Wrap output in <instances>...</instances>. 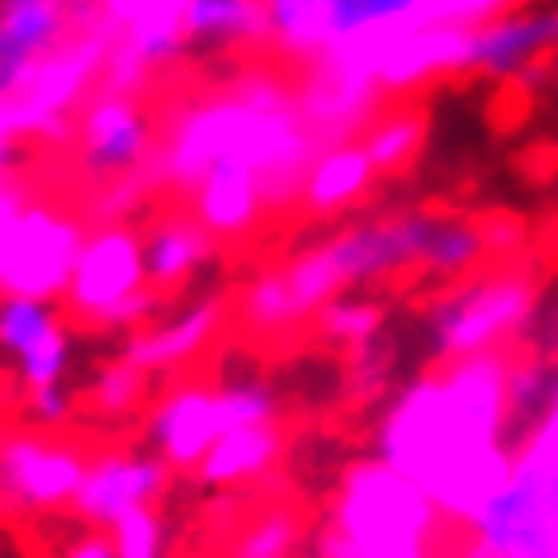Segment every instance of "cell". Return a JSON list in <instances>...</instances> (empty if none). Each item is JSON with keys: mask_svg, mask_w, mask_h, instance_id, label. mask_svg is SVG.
Masks as SVG:
<instances>
[{"mask_svg": "<svg viewBox=\"0 0 558 558\" xmlns=\"http://www.w3.org/2000/svg\"><path fill=\"white\" fill-rule=\"evenodd\" d=\"M511 351H487L416 374L374 422V454L436 501L450 525H478L515 459Z\"/></svg>", "mask_w": 558, "mask_h": 558, "instance_id": "6da1fadb", "label": "cell"}, {"mask_svg": "<svg viewBox=\"0 0 558 558\" xmlns=\"http://www.w3.org/2000/svg\"><path fill=\"white\" fill-rule=\"evenodd\" d=\"M323 147L303 123L294 76L284 66H236L232 76L185 95L161 114V147L151 161L157 194H185L214 166H246L265 180L275 214H289L313 151Z\"/></svg>", "mask_w": 558, "mask_h": 558, "instance_id": "7a4b0ae2", "label": "cell"}, {"mask_svg": "<svg viewBox=\"0 0 558 558\" xmlns=\"http://www.w3.org/2000/svg\"><path fill=\"white\" fill-rule=\"evenodd\" d=\"M430 218L436 208H384L345 218L294 246L270 270L251 275L232 303V317L251 337H289L299 327H313V317L331 299L422 275Z\"/></svg>", "mask_w": 558, "mask_h": 558, "instance_id": "3957f363", "label": "cell"}, {"mask_svg": "<svg viewBox=\"0 0 558 558\" xmlns=\"http://www.w3.org/2000/svg\"><path fill=\"white\" fill-rule=\"evenodd\" d=\"M445 515L408 473L365 454L341 469L313 558H440Z\"/></svg>", "mask_w": 558, "mask_h": 558, "instance_id": "277c9868", "label": "cell"}, {"mask_svg": "<svg viewBox=\"0 0 558 558\" xmlns=\"http://www.w3.org/2000/svg\"><path fill=\"white\" fill-rule=\"evenodd\" d=\"M544 303L539 275L521 260L483 265L454 284H445L422 317V337L436 365L487 351H511L530 331Z\"/></svg>", "mask_w": 558, "mask_h": 558, "instance_id": "5b68a950", "label": "cell"}, {"mask_svg": "<svg viewBox=\"0 0 558 558\" xmlns=\"http://www.w3.org/2000/svg\"><path fill=\"white\" fill-rule=\"evenodd\" d=\"M161 294L147 279L137 222H90L76 270L66 279L62 313L100 337H133L161 313Z\"/></svg>", "mask_w": 558, "mask_h": 558, "instance_id": "8992f818", "label": "cell"}, {"mask_svg": "<svg viewBox=\"0 0 558 558\" xmlns=\"http://www.w3.org/2000/svg\"><path fill=\"white\" fill-rule=\"evenodd\" d=\"M473 544L511 558H558V388L515 445L507 483L473 525Z\"/></svg>", "mask_w": 558, "mask_h": 558, "instance_id": "52a82bcc", "label": "cell"}, {"mask_svg": "<svg viewBox=\"0 0 558 558\" xmlns=\"http://www.w3.org/2000/svg\"><path fill=\"white\" fill-rule=\"evenodd\" d=\"M279 422V398L260 379L228 384H175L147 408V450L171 473L199 469L204 454L242 426Z\"/></svg>", "mask_w": 558, "mask_h": 558, "instance_id": "ba28073f", "label": "cell"}, {"mask_svg": "<svg viewBox=\"0 0 558 558\" xmlns=\"http://www.w3.org/2000/svg\"><path fill=\"white\" fill-rule=\"evenodd\" d=\"M109 48H114V34H109V24L100 15L34 66V76L5 100L24 143L29 147H66V133H72L76 114L86 109L90 95L105 86Z\"/></svg>", "mask_w": 558, "mask_h": 558, "instance_id": "9c48e42d", "label": "cell"}, {"mask_svg": "<svg viewBox=\"0 0 558 558\" xmlns=\"http://www.w3.org/2000/svg\"><path fill=\"white\" fill-rule=\"evenodd\" d=\"M161 147V114L151 109L147 90L100 86L76 114L66 133V157L86 185H109L123 175H151Z\"/></svg>", "mask_w": 558, "mask_h": 558, "instance_id": "30bf717a", "label": "cell"}, {"mask_svg": "<svg viewBox=\"0 0 558 558\" xmlns=\"http://www.w3.org/2000/svg\"><path fill=\"white\" fill-rule=\"evenodd\" d=\"M86 232V208H66L44 199V194H29L10 222L5 246H0V294L62 303Z\"/></svg>", "mask_w": 558, "mask_h": 558, "instance_id": "8fae6325", "label": "cell"}, {"mask_svg": "<svg viewBox=\"0 0 558 558\" xmlns=\"http://www.w3.org/2000/svg\"><path fill=\"white\" fill-rule=\"evenodd\" d=\"M90 454L66 445V436L48 426H10L0 430V507L44 515L72 507Z\"/></svg>", "mask_w": 558, "mask_h": 558, "instance_id": "7c38bea8", "label": "cell"}, {"mask_svg": "<svg viewBox=\"0 0 558 558\" xmlns=\"http://www.w3.org/2000/svg\"><path fill=\"white\" fill-rule=\"evenodd\" d=\"M558 62V0H521L464 29V76L521 86Z\"/></svg>", "mask_w": 558, "mask_h": 558, "instance_id": "4fadbf2b", "label": "cell"}, {"mask_svg": "<svg viewBox=\"0 0 558 558\" xmlns=\"http://www.w3.org/2000/svg\"><path fill=\"white\" fill-rule=\"evenodd\" d=\"M95 5H100L109 34H114L105 86L147 90L180 58H190L185 44L190 0H95Z\"/></svg>", "mask_w": 558, "mask_h": 558, "instance_id": "5bb4252c", "label": "cell"}, {"mask_svg": "<svg viewBox=\"0 0 558 558\" xmlns=\"http://www.w3.org/2000/svg\"><path fill=\"white\" fill-rule=\"evenodd\" d=\"M345 52L374 76L388 100H412L416 90L464 76V24H416L384 44Z\"/></svg>", "mask_w": 558, "mask_h": 558, "instance_id": "9a60e30c", "label": "cell"}, {"mask_svg": "<svg viewBox=\"0 0 558 558\" xmlns=\"http://www.w3.org/2000/svg\"><path fill=\"white\" fill-rule=\"evenodd\" d=\"M72 327L76 323L62 313V303L0 294V360L20 374L24 393L66 384L76 360Z\"/></svg>", "mask_w": 558, "mask_h": 558, "instance_id": "2e32d148", "label": "cell"}, {"mask_svg": "<svg viewBox=\"0 0 558 558\" xmlns=\"http://www.w3.org/2000/svg\"><path fill=\"white\" fill-rule=\"evenodd\" d=\"M294 90H299L303 123H308V133L317 143L360 137L365 123L388 105V95L374 86V76L351 58V52H331V58L294 72Z\"/></svg>", "mask_w": 558, "mask_h": 558, "instance_id": "e0dca14e", "label": "cell"}, {"mask_svg": "<svg viewBox=\"0 0 558 558\" xmlns=\"http://www.w3.org/2000/svg\"><path fill=\"white\" fill-rule=\"evenodd\" d=\"M100 20L95 0H0V105L66 38Z\"/></svg>", "mask_w": 558, "mask_h": 558, "instance_id": "ac0fdd59", "label": "cell"}, {"mask_svg": "<svg viewBox=\"0 0 558 558\" xmlns=\"http://www.w3.org/2000/svg\"><path fill=\"white\" fill-rule=\"evenodd\" d=\"M228 317H232V299L194 294L185 303H175L171 313H157L147 327H137L133 337H123L119 355L143 374H151V379H157V374H175V369L194 365V360L222 337Z\"/></svg>", "mask_w": 558, "mask_h": 558, "instance_id": "d6986e66", "label": "cell"}, {"mask_svg": "<svg viewBox=\"0 0 558 558\" xmlns=\"http://www.w3.org/2000/svg\"><path fill=\"white\" fill-rule=\"evenodd\" d=\"M166 478H171V469L151 450L90 454V469H86V478H81L72 511L86 530H109L119 515H129L137 507H157L166 493Z\"/></svg>", "mask_w": 558, "mask_h": 558, "instance_id": "ffe728a7", "label": "cell"}, {"mask_svg": "<svg viewBox=\"0 0 558 558\" xmlns=\"http://www.w3.org/2000/svg\"><path fill=\"white\" fill-rule=\"evenodd\" d=\"M379 180H384L379 166L369 161V151L360 147V137L323 143L299 180L294 208L308 222H345L369 204V194L379 190Z\"/></svg>", "mask_w": 558, "mask_h": 558, "instance_id": "44dd1931", "label": "cell"}, {"mask_svg": "<svg viewBox=\"0 0 558 558\" xmlns=\"http://www.w3.org/2000/svg\"><path fill=\"white\" fill-rule=\"evenodd\" d=\"M218 236L204 228L190 208H171L143 222V260H147V279L161 299L180 294L199 279L208 265L218 260Z\"/></svg>", "mask_w": 558, "mask_h": 558, "instance_id": "7402d4cb", "label": "cell"}, {"mask_svg": "<svg viewBox=\"0 0 558 558\" xmlns=\"http://www.w3.org/2000/svg\"><path fill=\"white\" fill-rule=\"evenodd\" d=\"M185 208L218 242H246V236H256L265 218H275L270 190H265V180L256 171H246V166H214V171L185 194Z\"/></svg>", "mask_w": 558, "mask_h": 558, "instance_id": "603a6c76", "label": "cell"}, {"mask_svg": "<svg viewBox=\"0 0 558 558\" xmlns=\"http://www.w3.org/2000/svg\"><path fill=\"white\" fill-rule=\"evenodd\" d=\"M185 44L194 58H236L265 48L260 0H190Z\"/></svg>", "mask_w": 558, "mask_h": 558, "instance_id": "cb8c5ba5", "label": "cell"}, {"mask_svg": "<svg viewBox=\"0 0 558 558\" xmlns=\"http://www.w3.org/2000/svg\"><path fill=\"white\" fill-rule=\"evenodd\" d=\"M284 426L279 422H260V426H242L228 430L214 450L204 454V464L194 469V483L199 487H242L265 478L279 459H284Z\"/></svg>", "mask_w": 558, "mask_h": 558, "instance_id": "d4e9b609", "label": "cell"}, {"mask_svg": "<svg viewBox=\"0 0 558 558\" xmlns=\"http://www.w3.org/2000/svg\"><path fill=\"white\" fill-rule=\"evenodd\" d=\"M360 147L369 151V161L379 166L384 180L402 175L416 157H422V147H426V114L412 100H388L379 114L365 123Z\"/></svg>", "mask_w": 558, "mask_h": 558, "instance_id": "484cf974", "label": "cell"}, {"mask_svg": "<svg viewBox=\"0 0 558 558\" xmlns=\"http://www.w3.org/2000/svg\"><path fill=\"white\" fill-rule=\"evenodd\" d=\"M384 327H388V308L369 289H355V294H341L331 299L323 313L313 317V331L323 337L327 345H341V351H374L384 341Z\"/></svg>", "mask_w": 558, "mask_h": 558, "instance_id": "4316f807", "label": "cell"}, {"mask_svg": "<svg viewBox=\"0 0 558 558\" xmlns=\"http://www.w3.org/2000/svg\"><path fill=\"white\" fill-rule=\"evenodd\" d=\"M86 408L100 422H123V416H147L151 408V374L129 365L123 355H114L109 365H100L86 384Z\"/></svg>", "mask_w": 558, "mask_h": 558, "instance_id": "83f0119b", "label": "cell"}, {"mask_svg": "<svg viewBox=\"0 0 558 558\" xmlns=\"http://www.w3.org/2000/svg\"><path fill=\"white\" fill-rule=\"evenodd\" d=\"M157 199V185L151 175H123V180H109V185H95L86 194V218L90 222H137Z\"/></svg>", "mask_w": 558, "mask_h": 558, "instance_id": "f1b7e54d", "label": "cell"}, {"mask_svg": "<svg viewBox=\"0 0 558 558\" xmlns=\"http://www.w3.org/2000/svg\"><path fill=\"white\" fill-rule=\"evenodd\" d=\"M299 535H303L299 511L270 507L265 515H256V521L246 525V535L236 539L232 558H289V554L299 549Z\"/></svg>", "mask_w": 558, "mask_h": 558, "instance_id": "f546056e", "label": "cell"}, {"mask_svg": "<svg viewBox=\"0 0 558 558\" xmlns=\"http://www.w3.org/2000/svg\"><path fill=\"white\" fill-rule=\"evenodd\" d=\"M105 535L119 558H166V544H171L166 539V515L157 507H137L129 515H119Z\"/></svg>", "mask_w": 558, "mask_h": 558, "instance_id": "4dcf8cb0", "label": "cell"}, {"mask_svg": "<svg viewBox=\"0 0 558 558\" xmlns=\"http://www.w3.org/2000/svg\"><path fill=\"white\" fill-rule=\"evenodd\" d=\"M521 5V0H416V15H422V24H483L501 15V10Z\"/></svg>", "mask_w": 558, "mask_h": 558, "instance_id": "1f68e13d", "label": "cell"}, {"mask_svg": "<svg viewBox=\"0 0 558 558\" xmlns=\"http://www.w3.org/2000/svg\"><path fill=\"white\" fill-rule=\"evenodd\" d=\"M24 412H29L34 426H48L58 430L66 426V416H72V388H38V393H24Z\"/></svg>", "mask_w": 558, "mask_h": 558, "instance_id": "d6a6232c", "label": "cell"}, {"mask_svg": "<svg viewBox=\"0 0 558 558\" xmlns=\"http://www.w3.org/2000/svg\"><path fill=\"white\" fill-rule=\"evenodd\" d=\"M58 558H119L114 544H109L105 530H86V535H76L72 544H62Z\"/></svg>", "mask_w": 558, "mask_h": 558, "instance_id": "836d02e7", "label": "cell"}, {"mask_svg": "<svg viewBox=\"0 0 558 558\" xmlns=\"http://www.w3.org/2000/svg\"><path fill=\"white\" fill-rule=\"evenodd\" d=\"M464 558H511V554H497V549H483V544H469Z\"/></svg>", "mask_w": 558, "mask_h": 558, "instance_id": "e575fe53", "label": "cell"}]
</instances>
